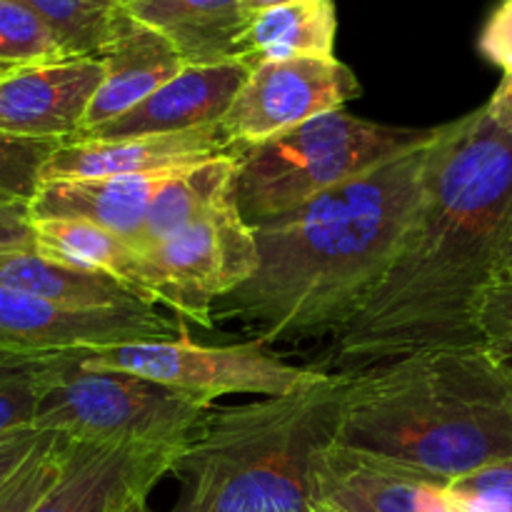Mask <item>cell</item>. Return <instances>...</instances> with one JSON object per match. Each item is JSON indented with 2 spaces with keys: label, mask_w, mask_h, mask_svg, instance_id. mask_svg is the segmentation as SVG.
I'll use <instances>...</instances> for the list:
<instances>
[{
  "label": "cell",
  "mask_w": 512,
  "mask_h": 512,
  "mask_svg": "<svg viewBox=\"0 0 512 512\" xmlns=\"http://www.w3.org/2000/svg\"><path fill=\"white\" fill-rule=\"evenodd\" d=\"M512 205V133L485 105L440 130L423 210L383 283L335 333L338 375L430 348L483 345L480 308Z\"/></svg>",
  "instance_id": "obj_1"
},
{
  "label": "cell",
  "mask_w": 512,
  "mask_h": 512,
  "mask_svg": "<svg viewBox=\"0 0 512 512\" xmlns=\"http://www.w3.org/2000/svg\"><path fill=\"white\" fill-rule=\"evenodd\" d=\"M440 130L430 143L253 225L258 270L215 303V323L238 320L268 345L340 333L383 283L423 210Z\"/></svg>",
  "instance_id": "obj_2"
},
{
  "label": "cell",
  "mask_w": 512,
  "mask_h": 512,
  "mask_svg": "<svg viewBox=\"0 0 512 512\" xmlns=\"http://www.w3.org/2000/svg\"><path fill=\"white\" fill-rule=\"evenodd\" d=\"M333 440L455 483L512 458V363L465 345L345 375Z\"/></svg>",
  "instance_id": "obj_3"
},
{
  "label": "cell",
  "mask_w": 512,
  "mask_h": 512,
  "mask_svg": "<svg viewBox=\"0 0 512 512\" xmlns=\"http://www.w3.org/2000/svg\"><path fill=\"white\" fill-rule=\"evenodd\" d=\"M345 375L308 390L213 408L173 473L170 512H313V465L335 438Z\"/></svg>",
  "instance_id": "obj_4"
},
{
  "label": "cell",
  "mask_w": 512,
  "mask_h": 512,
  "mask_svg": "<svg viewBox=\"0 0 512 512\" xmlns=\"http://www.w3.org/2000/svg\"><path fill=\"white\" fill-rule=\"evenodd\" d=\"M435 133L438 128H400L333 110L235 150L230 200L248 225L265 223L430 143Z\"/></svg>",
  "instance_id": "obj_5"
},
{
  "label": "cell",
  "mask_w": 512,
  "mask_h": 512,
  "mask_svg": "<svg viewBox=\"0 0 512 512\" xmlns=\"http://www.w3.org/2000/svg\"><path fill=\"white\" fill-rule=\"evenodd\" d=\"M213 413V403L123 370H93L78 350L50 355L35 430L83 443H140L185 450Z\"/></svg>",
  "instance_id": "obj_6"
},
{
  "label": "cell",
  "mask_w": 512,
  "mask_h": 512,
  "mask_svg": "<svg viewBox=\"0 0 512 512\" xmlns=\"http://www.w3.org/2000/svg\"><path fill=\"white\" fill-rule=\"evenodd\" d=\"M78 360L85 368L123 370L210 403L223 395L278 398L300 393L330 375L288 363L273 353V345L258 338L238 345H203L183 335L173 340L78 350Z\"/></svg>",
  "instance_id": "obj_7"
},
{
  "label": "cell",
  "mask_w": 512,
  "mask_h": 512,
  "mask_svg": "<svg viewBox=\"0 0 512 512\" xmlns=\"http://www.w3.org/2000/svg\"><path fill=\"white\" fill-rule=\"evenodd\" d=\"M143 253L153 273V303L200 328H213L215 303L258 270L255 230L230 195L193 225Z\"/></svg>",
  "instance_id": "obj_8"
},
{
  "label": "cell",
  "mask_w": 512,
  "mask_h": 512,
  "mask_svg": "<svg viewBox=\"0 0 512 512\" xmlns=\"http://www.w3.org/2000/svg\"><path fill=\"white\" fill-rule=\"evenodd\" d=\"M360 93L358 75L335 55L265 60L250 68L220 128L235 150L248 148L318 115L343 110Z\"/></svg>",
  "instance_id": "obj_9"
},
{
  "label": "cell",
  "mask_w": 512,
  "mask_h": 512,
  "mask_svg": "<svg viewBox=\"0 0 512 512\" xmlns=\"http://www.w3.org/2000/svg\"><path fill=\"white\" fill-rule=\"evenodd\" d=\"M183 325L150 305L65 308L35 295L0 288V348L15 353H70L183 338Z\"/></svg>",
  "instance_id": "obj_10"
},
{
  "label": "cell",
  "mask_w": 512,
  "mask_h": 512,
  "mask_svg": "<svg viewBox=\"0 0 512 512\" xmlns=\"http://www.w3.org/2000/svg\"><path fill=\"white\" fill-rule=\"evenodd\" d=\"M183 450L140 443H83L65 438V463L35 512H135L173 473Z\"/></svg>",
  "instance_id": "obj_11"
},
{
  "label": "cell",
  "mask_w": 512,
  "mask_h": 512,
  "mask_svg": "<svg viewBox=\"0 0 512 512\" xmlns=\"http://www.w3.org/2000/svg\"><path fill=\"white\" fill-rule=\"evenodd\" d=\"M313 503L333 512H465L445 480L335 440L315 458Z\"/></svg>",
  "instance_id": "obj_12"
},
{
  "label": "cell",
  "mask_w": 512,
  "mask_h": 512,
  "mask_svg": "<svg viewBox=\"0 0 512 512\" xmlns=\"http://www.w3.org/2000/svg\"><path fill=\"white\" fill-rule=\"evenodd\" d=\"M98 58L20 65L0 78V133L68 143L80 135L103 83Z\"/></svg>",
  "instance_id": "obj_13"
},
{
  "label": "cell",
  "mask_w": 512,
  "mask_h": 512,
  "mask_svg": "<svg viewBox=\"0 0 512 512\" xmlns=\"http://www.w3.org/2000/svg\"><path fill=\"white\" fill-rule=\"evenodd\" d=\"M235 153L220 125L120 140H68L43 165L40 183L173 173Z\"/></svg>",
  "instance_id": "obj_14"
},
{
  "label": "cell",
  "mask_w": 512,
  "mask_h": 512,
  "mask_svg": "<svg viewBox=\"0 0 512 512\" xmlns=\"http://www.w3.org/2000/svg\"><path fill=\"white\" fill-rule=\"evenodd\" d=\"M250 65L225 60L210 65H185L175 78L120 118L90 128L75 140H120L140 135H168L223 123L235 95L245 85Z\"/></svg>",
  "instance_id": "obj_15"
},
{
  "label": "cell",
  "mask_w": 512,
  "mask_h": 512,
  "mask_svg": "<svg viewBox=\"0 0 512 512\" xmlns=\"http://www.w3.org/2000/svg\"><path fill=\"white\" fill-rule=\"evenodd\" d=\"M95 58L105 75L80 133L120 118L185 68V58L163 33L125 10Z\"/></svg>",
  "instance_id": "obj_16"
},
{
  "label": "cell",
  "mask_w": 512,
  "mask_h": 512,
  "mask_svg": "<svg viewBox=\"0 0 512 512\" xmlns=\"http://www.w3.org/2000/svg\"><path fill=\"white\" fill-rule=\"evenodd\" d=\"M168 175L40 183L38 193L30 200V218H80L135 243L145 213Z\"/></svg>",
  "instance_id": "obj_17"
},
{
  "label": "cell",
  "mask_w": 512,
  "mask_h": 512,
  "mask_svg": "<svg viewBox=\"0 0 512 512\" xmlns=\"http://www.w3.org/2000/svg\"><path fill=\"white\" fill-rule=\"evenodd\" d=\"M30 228L35 253L83 273L113 278L155 308L150 263L130 240L80 218H30Z\"/></svg>",
  "instance_id": "obj_18"
},
{
  "label": "cell",
  "mask_w": 512,
  "mask_h": 512,
  "mask_svg": "<svg viewBox=\"0 0 512 512\" xmlns=\"http://www.w3.org/2000/svg\"><path fill=\"white\" fill-rule=\"evenodd\" d=\"M128 13L163 33L188 65L238 60L243 0H130Z\"/></svg>",
  "instance_id": "obj_19"
},
{
  "label": "cell",
  "mask_w": 512,
  "mask_h": 512,
  "mask_svg": "<svg viewBox=\"0 0 512 512\" xmlns=\"http://www.w3.org/2000/svg\"><path fill=\"white\" fill-rule=\"evenodd\" d=\"M335 35V0H295L248 20L238 40V60L253 68L265 60L333 58Z\"/></svg>",
  "instance_id": "obj_20"
},
{
  "label": "cell",
  "mask_w": 512,
  "mask_h": 512,
  "mask_svg": "<svg viewBox=\"0 0 512 512\" xmlns=\"http://www.w3.org/2000/svg\"><path fill=\"white\" fill-rule=\"evenodd\" d=\"M0 288L35 295L65 308H133L145 305L113 278L68 268L35 248L0 253ZM153 308V305H150Z\"/></svg>",
  "instance_id": "obj_21"
},
{
  "label": "cell",
  "mask_w": 512,
  "mask_h": 512,
  "mask_svg": "<svg viewBox=\"0 0 512 512\" xmlns=\"http://www.w3.org/2000/svg\"><path fill=\"white\" fill-rule=\"evenodd\" d=\"M233 173L235 153L170 173L145 213L143 228L133 243L135 248H155L210 213L230 195Z\"/></svg>",
  "instance_id": "obj_22"
},
{
  "label": "cell",
  "mask_w": 512,
  "mask_h": 512,
  "mask_svg": "<svg viewBox=\"0 0 512 512\" xmlns=\"http://www.w3.org/2000/svg\"><path fill=\"white\" fill-rule=\"evenodd\" d=\"M45 18L70 58H95L130 0H23Z\"/></svg>",
  "instance_id": "obj_23"
},
{
  "label": "cell",
  "mask_w": 512,
  "mask_h": 512,
  "mask_svg": "<svg viewBox=\"0 0 512 512\" xmlns=\"http://www.w3.org/2000/svg\"><path fill=\"white\" fill-rule=\"evenodd\" d=\"M50 355L0 348V435L33 428L50 373Z\"/></svg>",
  "instance_id": "obj_24"
},
{
  "label": "cell",
  "mask_w": 512,
  "mask_h": 512,
  "mask_svg": "<svg viewBox=\"0 0 512 512\" xmlns=\"http://www.w3.org/2000/svg\"><path fill=\"white\" fill-rule=\"evenodd\" d=\"M70 58L45 18L23 0H0V63L35 65Z\"/></svg>",
  "instance_id": "obj_25"
},
{
  "label": "cell",
  "mask_w": 512,
  "mask_h": 512,
  "mask_svg": "<svg viewBox=\"0 0 512 512\" xmlns=\"http://www.w3.org/2000/svg\"><path fill=\"white\" fill-rule=\"evenodd\" d=\"M65 438L43 433L33 453L0 485V512H35L63 473Z\"/></svg>",
  "instance_id": "obj_26"
},
{
  "label": "cell",
  "mask_w": 512,
  "mask_h": 512,
  "mask_svg": "<svg viewBox=\"0 0 512 512\" xmlns=\"http://www.w3.org/2000/svg\"><path fill=\"white\" fill-rule=\"evenodd\" d=\"M58 145L55 140L0 133V203L30 210V200L40 188L43 165Z\"/></svg>",
  "instance_id": "obj_27"
},
{
  "label": "cell",
  "mask_w": 512,
  "mask_h": 512,
  "mask_svg": "<svg viewBox=\"0 0 512 512\" xmlns=\"http://www.w3.org/2000/svg\"><path fill=\"white\" fill-rule=\"evenodd\" d=\"M465 512H512V458L450 483Z\"/></svg>",
  "instance_id": "obj_28"
},
{
  "label": "cell",
  "mask_w": 512,
  "mask_h": 512,
  "mask_svg": "<svg viewBox=\"0 0 512 512\" xmlns=\"http://www.w3.org/2000/svg\"><path fill=\"white\" fill-rule=\"evenodd\" d=\"M483 345L512 363V280L490 285L480 308Z\"/></svg>",
  "instance_id": "obj_29"
},
{
  "label": "cell",
  "mask_w": 512,
  "mask_h": 512,
  "mask_svg": "<svg viewBox=\"0 0 512 512\" xmlns=\"http://www.w3.org/2000/svg\"><path fill=\"white\" fill-rule=\"evenodd\" d=\"M478 50L488 63L512 78V0H500L485 20L478 38Z\"/></svg>",
  "instance_id": "obj_30"
},
{
  "label": "cell",
  "mask_w": 512,
  "mask_h": 512,
  "mask_svg": "<svg viewBox=\"0 0 512 512\" xmlns=\"http://www.w3.org/2000/svg\"><path fill=\"white\" fill-rule=\"evenodd\" d=\"M40 438H43V430L35 428L0 435V485L23 465V460L28 458L35 450V445L40 443Z\"/></svg>",
  "instance_id": "obj_31"
},
{
  "label": "cell",
  "mask_w": 512,
  "mask_h": 512,
  "mask_svg": "<svg viewBox=\"0 0 512 512\" xmlns=\"http://www.w3.org/2000/svg\"><path fill=\"white\" fill-rule=\"evenodd\" d=\"M485 110H488L490 120H493L498 128H503L505 133H512V78L500 80L493 98L485 103Z\"/></svg>",
  "instance_id": "obj_32"
},
{
  "label": "cell",
  "mask_w": 512,
  "mask_h": 512,
  "mask_svg": "<svg viewBox=\"0 0 512 512\" xmlns=\"http://www.w3.org/2000/svg\"><path fill=\"white\" fill-rule=\"evenodd\" d=\"M505 280H512V205L500 228L498 245H495V283H505Z\"/></svg>",
  "instance_id": "obj_33"
},
{
  "label": "cell",
  "mask_w": 512,
  "mask_h": 512,
  "mask_svg": "<svg viewBox=\"0 0 512 512\" xmlns=\"http://www.w3.org/2000/svg\"><path fill=\"white\" fill-rule=\"evenodd\" d=\"M33 248L30 220H0V253Z\"/></svg>",
  "instance_id": "obj_34"
},
{
  "label": "cell",
  "mask_w": 512,
  "mask_h": 512,
  "mask_svg": "<svg viewBox=\"0 0 512 512\" xmlns=\"http://www.w3.org/2000/svg\"><path fill=\"white\" fill-rule=\"evenodd\" d=\"M295 3V0H243V8L248 13V18H253L255 13H263L268 8H278V5Z\"/></svg>",
  "instance_id": "obj_35"
},
{
  "label": "cell",
  "mask_w": 512,
  "mask_h": 512,
  "mask_svg": "<svg viewBox=\"0 0 512 512\" xmlns=\"http://www.w3.org/2000/svg\"><path fill=\"white\" fill-rule=\"evenodd\" d=\"M0 220H30V210L23 205L0 203Z\"/></svg>",
  "instance_id": "obj_36"
},
{
  "label": "cell",
  "mask_w": 512,
  "mask_h": 512,
  "mask_svg": "<svg viewBox=\"0 0 512 512\" xmlns=\"http://www.w3.org/2000/svg\"><path fill=\"white\" fill-rule=\"evenodd\" d=\"M18 65H8V63H0V78H5V75L10 73V70H15Z\"/></svg>",
  "instance_id": "obj_37"
},
{
  "label": "cell",
  "mask_w": 512,
  "mask_h": 512,
  "mask_svg": "<svg viewBox=\"0 0 512 512\" xmlns=\"http://www.w3.org/2000/svg\"><path fill=\"white\" fill-rule=\"evenodd\" d=\"M313 512H333V510H328V508H320V505H315V503H313Z\"/></svg>",
  "instance_id": "obj_38"
},
{
  "label": "cell",
  "mask_w": 512,
  "mask_h": 512,
  "mask_svg": "<svg viewBox=\"0 0 512 512\" xmlns=\"http://www.w3.org/2000/svg\"><path fill=\"white\" fill-rule=\"evenodd\" d=\"M135 512H148V508H145V510H135Z\"/></svg>",
  "instance_id": "obj_39"
}]
</instances>
